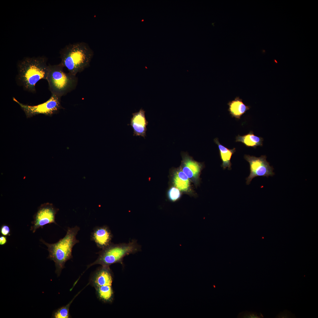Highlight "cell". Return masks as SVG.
<instances>
[{
    "mask_svg": "<svg viewBox=\"0 0 318 318\" xmlns=\"http://www.w3.org/2000/svg\"><path fill=\"white\" fill-rule=\"evenodd\" d=\"M47 58L43 56L27 57L18 64L16 80L18 84L26 90L34 92L35 85L40 80H46L48 65Z\"/></svg>",
    "mask_w": 318,
    "mask_h": 318,
    "instance_id": "1",
    "label": "cell"
},
{
    "mask_svg": "<svg viewBox=\"0 0 318 318\" xmlns=\"http://www.w3.org/2000/svg\"><path fill=\"white\" fill-rule=\"evenodd\" d=\"M60 63L74 75L83 71L90 65L94 52L84 42L69 44L60 51Z\"/></svg>",
    "mask_w": 318,
    "mask_h": 318,
    "instance_id": "2",
    "label": "cell"
},
{
    "mask_svg": "<svg viewBox=\"0 0 318 318\" xmlns=\"http://www.w3.org/2000/svg\"><path fill=\"white\" fill-rule=\"evenodd\" d=\"M79 230V227L77 226L73 228L68 227L64 237L54 244L48 243L42 239L40 240L48 248L49 253L48 258L54 262L55 272L58 276L64 267L66 262L72 257L73 247L79 242L76 237Z\"/></svg>",
    "mask_w": 318,
    "mask_h": 318,
    "instance_id": "3",
    "label": "cell"
},
{
    "mask_svg": "<svg viewBox=\"0 0 318 318\" xmlns=\"http://www.w3.org/2000/svg\"><path fill=\"white\" fill-rule=\"evenodd\" d=\"M64 67L60 63L48 65L46 80L51 94L61 97L74 90L78 82L76 76L65 72Z\"/></svg>",
    "mask_w": 318,
    "mask_h": 318,
    "instance_id": "4",
    "label": "cell"
},
{
    "mask_svg": "<svg viewBox=\"0 0 318 318\" xmlns=\"http://www.w3.org/2000/svg\"><path fill=\"white\" fill-rule=\"evenodd\" d=\"M140 250V246L135 240L127 243L115 244L112 243L107 247L102 249L98 253L97 259L88 265L87 269L97 264L109 266L116 263H120L123 265V259L125 256Z\"/></svg>",
    "mask_w": 318,
    "mask_h": 318,
    "instance_id": "5",
    "label": "cell"
},
{
    "mask_svg": "<svg viewBox=\"0 0 318 318\" xmlns=\"http://www.w3.org/2000/svg\"><path fill=\"white\" fill-rule=\"evenodd\" d=\"M61 97L51 94L50 98L45 102L33 106L21 103L14 97L13 99L24 111L26 118H29L40 114L51 117L58 113L60 110L63 108L61 105Z\"/></svg>",
    "mask_w": 318,
    "mask_h": 318,
    "instance_id": "6",
    "label": "cell"
},
{
    "mask_svg": "<svg viewBox=\"0 0 318 318\" xmlns=\"http://www.w3.org/2000/svg\"><path fill=\"white\" fill-rule=\"evenodd\" d=\"M245 159L249 163L250 174L246 179V184L249 185L252 179L257 176H273L274 173L273 172V167L270 165L269 163L266 160V155H261L259 157H256L249 155H245Z\"/></svg>",
    "mask_w": 318,
    "mask_h": 318,
    "instance_id": "7",
    "label": "cell"
},
{
    "mask_svg": "<svg viewBox=\"0 0 318 318\" xmlns=\"http://www.w3.org/2000/svg\"><path fill=\"white\" fill-rule=\"evenodd\" d=\"M58 211L52 203H47L41 205L34 216V220L32 222V226H31L30 230L34 233L37 229L40 228H42L46 224L51 223L57 224L55 217Z\"/></svg>",
    "mask_w": 318,
    "mask_h": 318,
    "instance_id": "8",
    "label": "cell"
},
{
    "mask_svg": "<svg viewBox=\"0 0 318 318\" xmlns=\"http://www.w3.org/2000/svg\"><path fill=\"white\" fill-rule=\"evenodd\" d=\"M181 155L182 160L180 168L189 179L193 182L197 183L203 167V163L194 160L187 153H182Z\"/></svg>",
    "mask_w": 318,
    "mask_h": 318,
    "instance_id": "9",
    "label": "cell"
},
{
    "mask_svg": "<svg viewBox=\"0 0 318 318\" xmlns=\"http://www.w3.org/2000/svg\"><path fill=\"white\" fill-rule=\"evenodd\" d=\"M112 234L109 227L106 226L95 227L92 233L91 239L99 248L103 249L112 243Z\"/></svg>",
    "mask_w": 318,
    "mask_h": 318,
    "instance_id": "10",
    "label": "cell"
},
{
    "mask_svg": "<svg viewBox=\"0 0 318 318\" xmlns=\"http://www.w3.org/2000/svg\"><path fill=\"white\" fill-rule=\"evenodd\" d=\"M145 111L142 108L139 111L132 114L130 125L133 130V135L141 136L145 138L146 136V127L148 122L145 115Z\"/></svg>",
    "mask_w": 318,
    "mask_h": 318,
    "instance_id": "11",
    "label": "cell"
},
{
    "mask_svg": "<svg viewBox=\"0 0 318 318\" xmlns=\"http://www.w3.org/2000/svg\"><path fill=\"white\" fill-rule=\"evenodd\" d=\"M113 278L110 266H102L97 270L92 279L95 288L101 286H112Z\"/></svg>",
    "mask_w": 318,
    "mask_h": 318,
    "instance_id": "12",
    "label": "cell"
},
{
    "mask_svg": "<svg viewBox=\"0 0 318 318\" xmlns=\"http://www.w3.org/2000/svg\"><path fill=\"white\" fill-rule=\"evenodd\" d=\"M228 105L229 106L228 110L230 114L232 117L237 119H240L241 116L250 107L245 105L239 97H237L234 100L229 101Z\"/></svg>",
    "mask_w": 318,
    "mask_h": 318,
    "instance_id": "13",
    "label": "cell"
},
{
    "mask_svg": "<svg viewBox=\"0 0 318 318\" xmlns=\"http://www.w3.org/2000/svg\"><path fill=\"white\" fill-rule=\"evenodd\" d=\"M173 177L175 186L181 191L187 192L190 189V180L180 167L175 169Z\"/></svg>",
    "mask_w": 318,
    "mask_h": 318,
    "instance_id": "14",
    "label": "cell"
},
{
    "mask_svg": "<svg viewBox=\"0 0 318 318\" xmlns=\"http://www.w3.org/2000/svg\"><path fill=\"white\" fill-rule=\"evenodd\" d=\"M214 141L217 145L219 149L220 158L222 162L221 167L224 170L227 168L228 170H231L232 164L230 160L232 155L236 151L235 148L232 149L228 148L221 144L217 138H215Z\"/></svg>",
    "mask_w": 318,
    "mask_h": 318,
    "instance_id": "15",
    "label": "cell"
},
{
    "mask_svg": "<svg viewBox=\"0 0 318 318\" xmlns=\"http://www.w3.org/2000/svg\"><path fill=\"white\" fill-rule=\"evenodd\" d=\"M263 141L262 138L255 135L252 131L243 136L238 135L236 137V142H242L247 147L254 148L257 146H262Z\"/></svg>",
    "mask_w": 318,
    "mask_h": 318,
    "instance_id": "16",
    "label": "cell"
},
{
    "mask_svg": "<svg viewBox=\"0 0 318 318\" xmlns=\"http://www.w3.org/2000/svg\"><path fill=\"white\" fill-rule=\"evenodd\" d=\"M98 298L105 303H111L113 300L114 292L112 286H101L95 288Z\"/></svg>",
    "mask_w": 318,
    "mask_h": 318,
    "instance_id": "17",
    "label": "cell"
},
{
    "mask_svg": "<svg viewBox=\"0 0 318 318\" xmlns=\"http://www.w3.org/2000/svg\"><path fill=\"white\" fill-rule=\"evenodd\" d=\"M77 295L68 304L61 307L55 311L52 315V317L54 318H69V310L70 305Z\"/></svg>",
    "mask_w": 318,
    "mask_h": 318,
    "instance_id": "18",
    "label": "cell"
},
{
    "mask_svg": "<svg viewBox=\"0 0 318 318\" xmlns=\"http://www.w3.org/2000/svg\"><path fill=\"white\" fill-rule=\"evenodd\" d=\"M180 190L175 187L171 188L168 192V198L170 200L174 202L178 199L181 196Z\"/></svg>",
    "mask_w": 318,
    "mask_h": 318,
    "instance_id": "19",
    "label": "cell"
},
{
    "mask_svg": "<svg viewBox=\"0 0 318 318\" xmlns=\"http://www.w3.org/2000/svg\"><path fill=\"white\" fill-rule=\"evenodd\" d=\"M264 316L261 313L258 314L255 312H250L247 311L242 312L240 313L237 318H261Z\"/></svg>",
    "mask_w": 318,
    "mask_h": 318,
    "instance_id": "20",
    "label": "cell"
},
{
    "mask_svg": "<svg viewBox=\"0 0 318 318\" xmlns=\"http://www.w3.org/2000/svg\"><path fill=\"white\" fill-rule=\"evenodd\" d=\"M276 318H295V316L294 314L287 310H285L282 312H280L275 317Z\"/></svg>",
    "mask_w": 318,
    "mask_h": 318,
    "instance_id": "21",
    "label": "cell"
},
{
    "mask_svg": "<svg viewBox=\"0 0 318 318\" xmlns=\"http://www.w3.org/2000/svg\"><path fill=\"white\" fill-rule=\"evenodd\" d=\"M0 232L3 236H6L10 235V229L9 226L6 224L2 225L0 228Z\"/></svg>",
    "mask_w": 318,
    "mask_h": 318,
    "instance_id": "22",
    "label": "cell"
},
{
    "mask_svg": "<svg viewBox=\"0 0 318 318\" xmlns=\"http://www.w3.org/2000/svg\"><path fill=\"white\" fill-rule=\"evenodd\" d=\"M7 242V238L6 236H0V245H5Z\"/></svg>",
    "mask_w": 318,
    "mask_h": 318,
    "instance_id": "23",
    "label": "cell"
}]
</instances>
